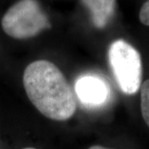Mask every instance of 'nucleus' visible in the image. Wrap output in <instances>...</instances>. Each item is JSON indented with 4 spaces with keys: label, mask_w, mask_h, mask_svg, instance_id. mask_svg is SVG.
<instances>
[{
    "label": "nucleus",
    "mask_w": 149,
    "mask_h": 149,
    "mask_svg": "<svg viewBox=\"0 0 149 149\" xmlns=\"http://www.w3.org/2000/svg\"><path fill=\"white\" fill-rule=\"evenodd\" d=\"M109 62L120 90L134 95L142 85L143 65L139 52L127 42L117 40L109 49Z\"/></svg>",
    "instance_id": "7ed1b4c3"
},
{
    "label": "nucleus",
    "mask_w": 149,
    "mask_h": 149,
    "mask_svg": "<svg viewBox=\"0 0 149 149\" xmlns=\"http://www.w3.org/2000/svg\"><path fill=\"white\" fill-rule=\"evenodd\" d=\"M75 92L88 106H100L109 97V88L104 80L92 74L83 75L75 81Z\"/></svg>",
    "instance_id": "20e7f679"
},
{
    "label": "nucleus",
    "mask_w": 149,
    "mask_h": 149,
    "mask_svg": "<svg viewBox=\"0 0 149 149\" xmlns=\"http://www.w3.org/2000/svg\"><path fill=\"white\" fill-rule=\"evenodd\" d=\"M139 19L143 24L149 26V0L146 1L142 6L139 13Z\"/></svg>",
    "instance_id": "0eeeda50"
},
{
    "label": "nucleus",
    "mask_w": 149,
    "mask_h": 149,
    "mask_svg": "<svg viewBox=\"0 0 149 149\" xmlns=\"http://www.w3.org/2000/svg\"><path fill=\"white\" fill-rule=\"evenodd\" d=\"M50 27L47 17L37 0H19L9 8L2 18L3 30L15 39L36 37Z\"/></svg>",
    "instance_id": "f03ea898"
},
{
    "label": "nucleus",
    "mask_w": 149,
    "mask_h": 149,
    "mask_svg": "<svg viewBox=\"0 0 149 149\" xmlns=\"http://www.w3.org/2000/svg\"><path fill=\"white\" fill-rule=\"evenodd\" d=\"M89 149H109V148H104V147H101V146H98V145H96V146H92V147H91Z\"/></svg>",
    "instance_id": "6e6552de"
},
{
    "label": "nucleus",
    "mask_w": 149,
    "mask_h": 149,
    "mask_svg": "<svg viewBox=\"0 0 149 149\" xmlns=\"http://www.w3.org/2000/svg\"><path fill=\"white\" fill-rule=\"evenodd\" d=\"M23 85L32 104L48 118L65 121L76 110L75 96L66 78L52 62L39 60L23 73Z\"/></svg>",
    "instance_id": "f257e3e1"
},
{
    "label": "nucleus",
    "mask_w": 149,
    "mask_h": 149,
    "mask_svg": "<svg viewBox=\"0 0 149 149\" xmlns=\"http://www.w3.org/2000/svg\"><path fill=\"white\" fill-rule=\"evenodd\" d=\"M141 111L144 121L149 127V80L141 85Z\"/></svg>",
    "instance_id": "423d86ee"
},
{
    "label": "nucleus",
    "mask_w": 149,
    "mask_h": 149,
    "mask_svg": "<svg viewBox=\"0 0 149 149\" xmlns=\"http://www.w3.org/2000/svg\"><path fill=\"white\" fill-rule=\"evenodd\" d=\"M23 149H36V148H23Z\"/></svg>",
    "instance_id": "1a4fd4ad"
},
{
    "label": "nucleus",
    "mask_w": 149,
    "mask_h": 149,
    "mask_svg": "<svg viewBox=\"0 0 149 149\" xmlns=\"http://www.w3.org/2000/svg\"><path fill=\"white\" fill-rule=\"evenodd\" d=\"M89 9L92 21L98 28H103L111 19L114 13L116 0H82Z\"/></svg>",
    "instance_id": "39448f33"
}]
</instances>
